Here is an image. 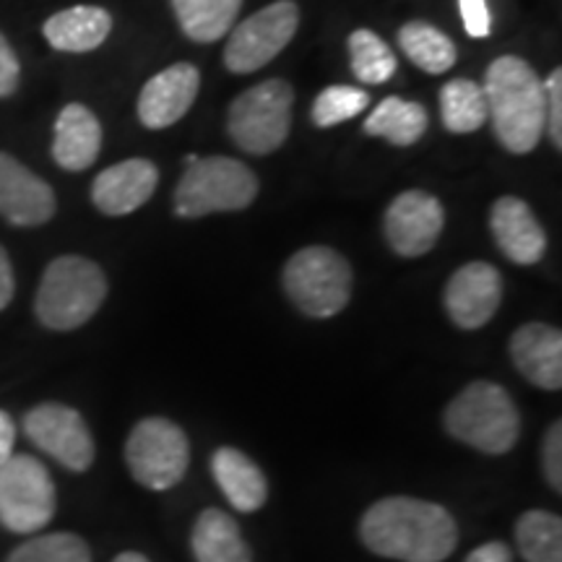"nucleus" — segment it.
Returning <instances> with one entry per match:
<instances>
[{"label":"nucleus","instance_id":"nucleus-37","mask_svg":"<svg viewBox=\"0 0 562 562\" xmlns=\"http://www.w3.org/2000/svg\"><path fill=\"white\" fill-rule=\"evenodd\" d=\"M13 442H16V425L0 409V467L13 456Z\"/></svg>","mask_w":562,"mask_h":562},{"label":"nucleus","instance_id":"nucleus-4","mask_svg":"<svg viewBox=\"0 0 562 562\" xmlns=\"http://www.w3.org/2000/svg\"><path fill=\"white\" fill-rule=\"evenodd\" d=\"M104 297L108 279L100 266L81 256H60L42 273L34 311L50 331H74L94 318Z\"/></svg>","mask_w":562,"mask_h":562},{"label":"nucleus","instance_id":"nucleus-9","mask_svg":"<svg viewBox=\"0 0 562 562\" xmlns=\"http://www.w3.org/2000/svg\"><path fill=\"white\" fill-rule=\"evenodd\" d=\"M55 516V484L34 456H11L0 467V524L13 533L45 529Z\"/></svg>","mask_w":562,"mask_h":562},{"label":"nucleus","instance_id":"nucleus-31","mask_svg":"<svg viewBox=\"0 0 562 562\" xmlns=\"http://www.w3.org/2000/svg\"><path fill=\"white\" fill-rule=\"evenodd\" d=\"M544 110H547V123L544 131L550 133L552 144L562 149V70L554 68L550 79L544 81Z\"/></svg>","mask_w":562,"mask_h":562},{"label":"nucleus","instance_id":"nucleus-30","mask_svg":"<svg viewBox=\"0 0 562 562\" xmlns=\"http://www.w3.org/2000/svg\"><path fill=\"white\" fill-rule=\"evenodd\" d=\"M370 104V97L364 89L357 87H328L323 89L313 102V123L318 128H334L344 121H351L357 117L360 112H364V108Z\"/></svg>","mask_w":562,"mask_h":562},{"label":"nucleus","instance_id":"nucleus-16","mask_svg":"<svg viewBox=\"0 0 562 562\" xmlns=\"http://www.w3.org/2000/svg\"><path fill=\"white\" fill-rule=\"evenodd\" d=\"M490 229L508 261L533 266L544 258L547 232L526 201L513 199V195L497 199L490 214Z\"/></svg>","mask_w":562,"mask_h":562},{"label":"nucleus","instance_id":"nucleus-34","mask_svg":"<svg viewBox=\"0 0 562 562\" xmlns=\"http://www.w3.org/2000/svg\"><path fill=\"white\" fill-rule=\"evenodd\" d=\"M19 79L21 66L16 53H13L9 40L0 34V100H5V97H11L19 89Z\"/></svg>","mask_w":562,"mask_h":562},{"label":"nucleus","instance_id":"nucleus-33","mask_svg":"<svg viewBox=\"0 0 562 562\" xmlns=\"http://www.w3.org/2000/svg\"><path fill=\"white\" fill-rule=\"evenodd\" d=\"M459 9H461V19H463V30H467L469 37H474V40L490 37L492 19H490L487 3H484V0H459Z\"/></svg>","mask_w":562,"mask_h":562},{"label":"nucleus","instance_id":"nucleus-14","mask_svg":"<svg viewBox=\"0 0 562 562\" xmlns=\"http://www.w3.org/2000/svg\"><path fill=\"white\" fill-rule=\"evenodd\" d=\"M201 89V74L193 63H175L151 76L138 97V117L146 128H170L193 108Z\"/></svg>","mask_w":562,"mask_h":562},{"label":"nucleus","instance_id":"nucleus-7","mask_svg":"<svg viewBox=\"0 0 562 562\" xmlns=\"http://www.w3.org/2000/svg\"><path fill=\"white\" fill-rule=\"evenodd\" d=\"M294 89L281 79L261 81L243 91L229 104L227 131L235 146L252 157H266L277 151L292 128Z\"/></svg>","mask_w":562,"mask_h":562},{"label":"nucleus","instance_id":"nucleus-28","mask_svg":"<svg viewBox=\"0 0 562 562\" xmlns=\"http://www.w3.org/2000/svg\"><path fill=\"white\" fill-rule=\"evenodd\" d=\"M351 70L364 83H385L396 74L398 60L385 42L370 30H357L349 37Z\"/></svg>","mask_w":562,"mask_h":562},{"label":"nucleus","instance_id":"nucleus-29","mask_svg":"<svg viewBox=\"0 0 562 562\" xmlns=\"http://www.w3.org/2000/svg\"><path fill=\"white\" fill-rule=\"evenodd\" d=\"M5 562H91V550L76 533H45L16 547Z\"/></svg>","mask_w":562,"mask_h":562},{"label":"nucleus","instance_id":"nucleus-10","mask_svg":"<svg viewBox=\"0 0 562 562\" xmlns=\"http://www.w3.org/2000/svg\"><path fill=\"white\" fill-rule=\"evenodd\" d=\"M300 26V9L292 0H277L232 30L224 47V66L232 74H252L290 45Z\"/></svg>","mask_w":562,"mask_h":562},{"label":"nucleus","instance_id":"nucleus-35","mask_svg":"<svg viewBox=\"0 0 562 562\" xmlns=\"http://www.w3.org/2000/svg\"><path fill=\"white\" fill-rule=\"evenodd\" d=\"M463 562H513V554L508 550V544L503 542H487L469 554Z\"/></svg>","mask_w":562,"mask_h":562},{"label":"nucleus","instance_id":"nucleus-5","mask_svg":"<svg viewBox=\"0 0 562 562\" xmlns=\"http://www.w3.org/2000/svg\"><path fill=\"white\" fill-rule=\"evenodd\" d=\"M258 195V178L250 167L229 157L195 159L175 188V214L182 220L248 209Z\"/></svg>","mask_w":562,"mask_h":562},{"label":"nucleus","instance_id":"nucleus-2","mask_svg":"<svg viewBox=\"0 0 562 562\" xmlns=\"http://www.w3.org/2000/svg\"><path fill=\"white\" fill-rule=\"evenodd\" d=\"M487 117L495 136L513 154H529L544 136V81L516 55H503L487 68L484 79Z\"/></svg>","mask_w":562,"mask_h":562},{"label":"nucleus","instance_id":"nucleus-1","mask_svg":"<svg viewBox=\"0 0 562 562\" xmlns=\"http://www.w3.org/2000/svg\"><path fill=\"white\" fill-rule=\"evenodd\" d=\"M370 552L398 562H442L459 544V526L442 505L417 497H383L362 516Z\"/></svg>","mask_w":562,"mask_h":562},{"label":"nucleus","instance_id":"nucleus-11","mask_svg":"<svg viewBox=\"0 0 562 562\" xmlns=\"http://www.w3.org/2000/svg\"><path fill=\"white\" fill-rule=\"evenodd\" d=\"M24 432L40 451L53 456L70 472H87L94 463V438L89 425L66 404H40L26 412Z\"/></svg>","mask_w":562,"mask_h":562},{"label":"nucleus","instance_id":"nucleus-15","mask_svg":"<svg viewBox=\"0 0 562 562\" xmlns=\"http://www.w3.org/2000/svg\"><path fill=\"white\" fill-rule=\"evenodd\" d=\"M55 193L30 167L0 151V216L16 227H40L55 216Z\"/></svg>","mask_w":562,"mask_h":562},{"label":"nucleus","instance_id":"nucleus-21","mask_svg":"<svg viewBox=\"0 0 562 562\" xmlns=\"http://www.w3.org/2000/svg\"><path fill=\"white\" fill-rule=\"evenodd\" d=\"M45 40L60 53H91L110 37L112 16L100 5H74L45 21Z\"/></svg>","mask_w":562,"mask_h":562},{"label":"nucleus","instance_id":"nucleus-19","mask_svg":"<svg viewBox=\"0 0 562 562\" xmlns=\"http://www.w3.org/2000/svg\"><path fill=\"white\" fill-rule=\"evenodd\" d=\"M102 149V125L94 117V112L83 104L74 102L63 108L55 123L53 140V159L63 170L81 172L87 170L100 157Z\"/></svg>","mask_w":562,"mask_h":562},{"label":"nucleus","instance_id":"nucleus-36","mask_svg":"<svg viewBox=\"0 0 562 562\" xmlns=\"http://www.w3.org/2000/svg\"><path fill=\"white\" fill-rule=\"evenodd\" d=\"M13 290H16V281H13L9 252L0 248V311H5V307L11 305Z\"/></svg>","mask_w":562,"mask_h":562},{"label":"nucleus","instance_id":"nucleus-3","mask_svg":"<svg viewBox=\"0 0 562 562\" xmlns=\"http://www.w3.org/2000/svg\"><path fill=\"white\" fill-rule=\"evenodd\" d=\"M442 425L463 446L487 456H503L518 442L521 414L503 385L474 381L446 406Z\"/></svg>","mask_w":562,"mask_h":562},{"label":"nucleus","instance_id":"nucleus-38","mask_svg":"<svg viewBox=\"0 0 562 562\" xmlns=\"http://www.w3.org/2000/svg\"><path fill=\"white\" fill-rule=\"evenodd\" d=\"M112 562H149V558H146V554H140V552H123V554H117V558Z\"/></svg>","mask_w":562,"mask_h":562},{"label":"nucleus","instance_id":"nucleus-17","mask_svg":"<svg viewBox=\"0 0 562 562\" xmlns=\"http://www.w3.org/2000/svg\"><path fill=\"white\" fill-rule=\"evenodd\" d=\"M159 170L149 159H125L97 175L91 201L108 216H125L144 206L157 191Z\"/></svg>","mask_w":562,"mask_h":562},{"label":"nucleus","instance_id":"nucleus-32","mask_svg":"<svg viewBox=\"0 0 562 562\" xmlns=\"http://www.w3.org/2000/svg\"><path fill=\"white\" fill-rule=\"evenodd\" d=\"M542 459L547 482H550L554 492H562V422H554L550 430H547Z\"/></svg>","mask_w":562,"mask_h":562},{"label":"nucleus","instance_id":"nucleus-25","mask_svg":"<svg viewBox=\"0 0 562 562\" xmlns=\"http://www.w3.org/2000/svg\"><path fill=\"white\" fill-rule=\"evenodd\" d=\"M398 45L414 66L440 76L456 66V45L427 21H409L398 30Z\"/></svg>","mask_w":562,"mask_h":562},{"label":"nucleus","instance_id":"nucleus-13","mask_svg":"<svg viewBox=\"0 0 562 562\" xmlns=\"http://www.w3.org/2000/svg\"><path fill=\"white\" fill-rule=\"evenodd\" d=\"M503 302V277L495 266L474 261L461 266L448 279L442 292V305L456 326L463 331H476L495 318Z\"/></svg>","mask_w":562,"mask_h":562},{"label":"nucleus","instance_id":"nucleus-12","mask_svg":"<svg viewBox=\"0 0 562 562\" xmlns=\"http://www.w3.org/2000/svg\"><path fill=\"white\" fill-rule=\"evenodd\" d=\"M442 227V203L425 191H406L393 199L383 220L385 240L402 258H419L430 252L440 240Z\"/></svg>","mask_w":562,"mask_h":562},{"label":"nucleus","instance_id":"nucleus-26","mask_svg":"<svg viewBox=\"0 0 562 562\" xmlns=\"http://www.w3.org/2000/svg\"><path fill=\"white\" fill-rule=\"evenodd\" d=\"M442 125L451 133H474L487 123V100L476 81L453 79L440 89Z\"/></svg>","mask_w":562,"mask_h":562},{"label":"nucleus","instance_id":"nucleus-18","mask_svg":"<svg viewBox=\"0 0 562 562\" xmlns=\"http://www.w3.org/2000/svg\"><path fill=\"white\" fill-rule=\"evenodd\" d=\"M510 357L526 381L544 391L562 389V334L547 323H526L510 339Z\"/></svg>","mask_w":562,"mask_h":562},{"label":"nucleus","instance_id":"nucleus-6","mask_svg":"<svg viewBox=\"0 0 562 562\" xmlns=\"http://www.w3.org/2000/svg\"><path fill=\"white\" fill-rule=\"evenodd\" d=\"M281 281L292 305L311 318H334L349 305L351 266L341 252L326 245H311L294 252Z\"/></svg>","mask_w":562,"mask_h":562},{"label":"nucleus","instance_id":"nucleus-8","mask_svg":"<svg viewBox=\"0 0 562 562\" xmlns=\"http://www.w3.org/2000/svg\"><path fill=\"white\" fill-rule=\"evenodd\" d=\"M125 461L138 484L154 492H165L186 476L188 463H191V442L175 422L146 417L128 435Z\"/></svg>","mask_w":562,"mask_h":562},{"label":"nucleus","instance_id":"nucleus-23","mask_svg":"<svg viewBox=\"0 0 562 562\" xmlns=\"http://www.w3.org/2000/svg\"><path fill=\"white\" fill-rule=\"evenodd\" d=\"M427 110L419 102H406L402 97H385L364 121V133L391 140L393 146H412L425 136Z\"/></svg>","mask_w":562,"mask_h":562},{"label":"nucleus","instance_id":"nucleus-27","mask_svg":"<svg viewBox=\"0 0 562 562\" xmlns=\"http://www.w3.org/2000/svg\"><path fill=\"white\" fill-rule=\"evenodd\" d=\"M516 542L526 562H562V521L550 510H526L516 524Z\"/></svg>","mask_w":562,"mask_h":562},{"label":"nucleus","instance_id":"nucleus-20","mask_svg":"<svg viewBox=\"0 0 562 562\" xmlns=\"http://www.w3.org/2000/svg\"><path fill=\"white\" fill-rule=\"evenodd\" d=\"M211 474L229 505L240 513H256L266 505L269 484L256 461L237 448H220L211 456Z\"/></svg>","mask_w":562,"mask_h":562},{"label":"nucleus","instance_id":"nucleus-22","mask_svg":"<svg viewBox=\"0 0 562 562\" xmlns=\"http://www.w3.org/2000/svg\"><path fill=\"white\" fill-rule=\"evenodd\" d=\"M191 547L195 562H252V552L245 544L240 526L220 508L203 510L195 518Z\"/></svg>","mask_w":562,"mask_h":562},{"label":"nucleus","instance_id":"nucleus-24","mask_svg":"<svg viewBox=\"0 0 562 562\" xmlns=\"http://www.w3.org/2000/svg\"><path fill=\"white\" fill-rule=\"evenodd\" d=\"M243 0H172L180 30L193 42H216L235 26Z\"/></svg>","mask_w":562,"mask_h":562}]
</instances>
